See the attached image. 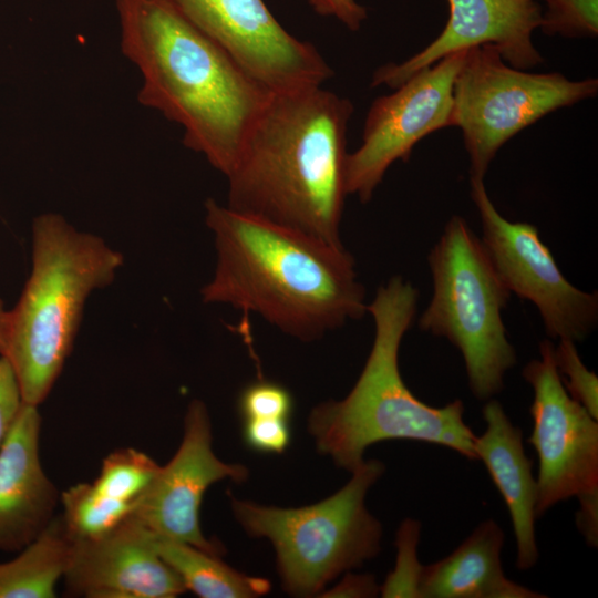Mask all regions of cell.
Masks as SVG:
<instances>
[{
  "mask_svg": "<svg viewBox=\"0 0 598 598\" xmlns=\"http://www.w3.org/2000/svg\"><path fill=\"white\" fill-rule=\"evenodd\" d=\"M205 220L216 267L205 303L254 312L283 333L313 341L368 312L353 256L302 231L236 212L208 198Z\"/></svg>",
  "mask_w": 598,
  "mask_h": 598,
  "instance_id": "cell-1",
  "label": "cell"
},
{
  "mask_svg": "<svg viewBox=\"0 0 598 598\" xmlns=\"http://www.w3.org/2000/svg\"><path fill=\"white\" fill-rule=\"evenodd\" d=\"M137 100L184 130L186 147L227 176L271 92L171 0H115Z\"/></svg>",
  "mask_w": 598,
  "mask_h": 598,
  "instance_id": "cell-2",
  "label": "cell"
},
{
  "mask_svg": "<svg viewBox=\"0 0 598 598\" xmlns=\"http://www.w3.org/2000/svg\"><path fill=\"white\" fill-rule=\"evenodd\" d=\"M352 102L315 86L271 93L226 176L227 206L343 245Z\"/></svg>",
  "mask_w": 598,
  "mask_h": 598,
  "instance_id": "cell-3",
  "label": "cell"
},
{
  "mask_svg": "<svg viewBox=\"0 0 598 598\" xmlns=\"http://www.w3.org/2000/svg\"><path fill=\"white\" fill-rule=\"evenodd\" d=\"M417 301L419 290L401 276L379 287L368 305L374 339L357 382L346 398L320 403L309 414L308 431L318 452L341 468L354 471L369 446L386 440L435 444L477 461L476 434L464 421L463 401L429 405L401 375L400 346L414 321Z\"/></svg>",
  "mask_w": 598,
  "mask_h": 598,
  "instance_id": "cell-4",
  "label": "cell"
},
{
  "mask_svg": "<svg viewBox=\"0 0 598 598\" xmlns=\"http://www.w3.org/2000/svg\"><path fill=\"white\" fill-rule=\"evenodd\" d=\"M123 255L102 237L44 213L31 228V270L8 310L2 355L11 363L24 403L39 406L70 355L85 303L111 285Z\"/></svg>",
  "mask_w": 598,
  "mask_h": 598,
  "instance_id": "cell-5",
  "label": "cell"
},
{
  "mask_svg": "<svg viewBox=\"0 0 598 598\" xmlns=\"http://www.w3.org/2000/svg\"><path fill=\"white\" fill-rule=\"evenodd\" d=\"M384 471L381 461L364 460L343 487L317 504L281 508L230 497L231 509L248 535L272 544L285 591L319 596L328 582L381 551L382 524L365 498Z\"/></svg>",
  "mask_w": 598,
  "mask_h": 598,
  "instance_id": "cell-6",
  "label": "cell"
},
{
  "mask_svg": "<svg viewBox=\"0 0 598 598\" xmlns=\"http://www.w3.org/2000/svg\"><path fill=\"white\" fill-rule=\"evenodd\" d=\"M433 293L421 330L448 340L462 354L468 389L480 401L504 389L517 363L502 312L512 293L466 220L452 216L427 256Z\"/></svg>",
  "mask_w": 598,
  "mask_h": 598,
  "instance_id": "cell-7",
  "label": "cell"
},
{
  "mask_svg": "<svg viewBox=\"0 0 598 598\" xmlns=\"http://www.w3.org/2000/svg\"><path fill=\"white\" fill-rule=\"evenodd\" d=\"M597 92V79L529 73L507 64L493 44L470 48L454 81L450 118L462 131L470 177L484 179L499 148L518 132Z\"/></svg>",
  "mask_w": 598,
  "mask_h": 598,
  "instance_id": "cell-8",
  "label": "cell"
},
{
  "mask_svg": "<svg viewBox=\"0 0 598 598\" xmlns=\"http://www.w3.org/2000/svg\"><path fill=\"white\" fill-rule=\"evenodd\" d=\"M554 343H539L522 377L533 389V430L527 442L538 457L536 517L577 498L576 526L589 547L598 545V420L563 385Z\"/></svg>",
  "mask_w": 598,
  "mask_h": 598,
  "instance_id": "cell-9",
  "label": "cell"
},
{
  "mask_svg": "<svg viewBox=\"0 0 598 598\" xmlns=\"http://www.w3.org/2000/svg\"><path fill=\"white\" fill-rule=\"evenodd\" d=\"M470 187L482 243L509 292L534 303L550 339L585 340L598 323V292L580 290L565 278L536 226L503 217L484 179L470 177Z\"/></svg>",
  "mask_w": 598,
  "mask_h": 598,
  "instance_id": "cell-10",
  "label": "cell"
},
{
  "mask_svg": "<svg viewBox=\"0 0 598 598\" xmlns=\"http://www.w3.org/2000/svg\"><path fill=\"white\" fill-rule=\"evenodd\" d=\"M467 50L455 51L419 70L393 93L372 102L362 142L347 156L348 195L358 196L361 203L370 202L395 161L406 162L422 138L451 126L453 85Z\"/></svg>",
  "mask_w": 598,
  "mask_h": 598,
  "instance_id": "cell-11",
  "label": "cell"
},
{
  "mask_svg": "<svg viewBox=\"0 0 598 598\" xmlns=\"http://www.w3.org/2000/svg\"><path fill=\"white\" fill-rule=\"evenodd\" d=\"M271 93L321 86L333 71L308 41L290 34L264 0H171Z\"/></svg>",
  "mask_w": 598,
  "mask_h": 598,
  "instance_id": "cell-12",
  "label": "cell"
},
{
  "mask_svg": "<svg viewBox=\"0 0 598 598\" xmlns=\"http://www.w3.org/2000/svg\"><path fill=\"white\" fill-rule=\"evenodd\" d=\"M247 476L244 465L225 463L215 455L208 410L200 400H193L184 417L179 447L161 466L133 516L157 537L220 556L224 547L202 532V501L212 484L225 478L243 482Z\"/></svg>",
  "mask_w": 598,
  "mask_h": 598,
  "instance_id": "cell-13",
  "label": "cell"
},
{
  "mask_svg": "<svg viewBox=\"0 0 598 598\" xmlns=\"http://www.w3.org/2000/svg\"><path fill=\"white\" fill-rule=\"evenodd\" d=\"M62 579L68 594L85 598H174L186 591L158 555L155 535L134 516L103 536L71 539Z\"/></svg>",
  "mask_w": 598,
  "mask_h": 598,
  "instance_id": "cell-14",
  "label": "cell"
},
{
  "mask_svg": "<svg viewBox=\"0 0 598 598\" xmlns=\"http://www.w3.org/2000/svg\"><path fill=\"white\" fill-rule=\"evenodd\" d=\"M448 21L429 45L401 63L379 66L371 86L395 89L419 70L460 50L493 44L513 68L527 70L543 62L532 34L539 28L538 0H447Z\"/></svg>",
  "mask_w": 598,
  "mask_h": 598,
  "instance_id": "cell-15",
  "label": "cell"
},
{
  "mask_svg": "<svg viewBox=\"0 0 598 598\" xmlns=\"http://www.w3.org/2000/svg\"><path fill=\"white\" fill-rule=\"evenodd\" d=\"M39 406L23 403L0 447V551L18 553L54 518L60 503L40 457Z\"/></svg>",
  "mask_w": 598,
  "mask_h": 598,
  "instance_id": "cell-16",
  "label": "cell"
},
{
  "mask_svg": "<svg viewBox=\"0 0 598 598\" xmlns=\"http://www.w3.org/2000/svg\"><path fill=\"white\" fill-rule=\"evenodd\" d=\"M482 416L485 430L474 441L476 458L485 465L507 506L516 542V567L529 570L539 557L533 463L526 455L522 430L512 423L499 401L487 400Z\"/></svg>",
  "mask_w": 598,
  "mask_h": 598,
  "instance_id": "cell-17",
  "label": "cell"
},
{
  "mask_svg": "<svg viewBox=\"0 0 598 598\" xmlns=\"http://www.w3.org/2000/svg\"><path fill=\"white\" fill-rule=\"evenodd\" d=\"M505 536L492 518L480 523L446 557L424 566L420 598H544L509 579L501 554Z\"/></svg>",
  "mask_w": 598,
  "mask_h": 598,
  "instance_id": "cell-18",
  "label": "cell"
},
{
  "mask_svg": "<svg viewBox=\"0 0 598 598\" xmlns=\"http://www.w3.org/2000/svg\"><path fill=\"white\" fill-rule=\"evenodd\" d=\"M71 548L61 515L12 559L0 561V598H54Z\"/></svg>",
  "mask_w": 598,
  "mask_h": 598,
  "instance_id": "cell-19",
  "label": "cell"
},
{
  "mask_svg": "<svg viewBox=\"0 0 598 598\" xmlns=\"http://www.w3.org/2000/svg\"><path fill=\"white\" fill-rule=\"evenodd\" d=\"M161 558L175 571L186 591L200 598H254L266 595L270 582L226 565L220 556L187 543L155 536Z\"/></svg>",
  "mask_w": 598,
  "mask_h": 598,
  "instance_id": "cell-20",
  "label": "cell"
},
{
  "mask_svg": "<svg viewBox=\"0 0 598 598\" xmlns=\"http://www.w3.org/2000/svg\"><path fill=\"white\" fill-rule=\"evenodd\" d=\"M61 515L72 540L103 536L134 515L128 504L99 494L91 483H79L61 493Z\"/></svg>",
  "mask_w": 598,
  "mask_h": 598,
  "instance_id": "cell-21",
  "label": "cell"
},
{
  "mask_svg": "<svg viewBox=\"0 0 598 598\" xmlns=\"http://www.w3.org/2000/svg\"><path fill=\"white\" fill-rule=\"evenodd\" d=\"M159 468L161 465L142 451L118 448L103 458L100 473L91 484L99 494L136 511Z\"/></svg>",
  "mask_w": 598,
  "mask_h": 598,
  "instance_id": "cell-22",
  "label": "cell"
},
{
  "mask_svg": "<svg viewBox=\"0 0 598 598\" xmlns=\"http://www.w3.org/2000/svg\"><path fill=\"white\" fill-rule=\"evenodd\" d=\"M421 527L420 520L413 518H405L400 524L395 534V565L380 586L381 597L420 598V582L424 568L417 556Z\"/></svg>",
  "mask_w": 598,
  "mask_h": 598,
  "instance_id": "cell-23",
  "label": "cell"
},
{
  "mask_svg": "<svg viewBox=\"0 0 598 598\" xmlns=\"http://www.w3.org/2000/svg\"><path fill=\"white\" fill-rule=\"evenodd\" d=\"M546 10L539 28L547 35L596 38L598 34L597 0H542Z\"/></svg>",
  "mask_w": 598,
  "mask_h": 598,
  "instance_id": "cell-24",
  "label": "cell"
},
{
  "mask_svg": "<svg viewBox=\"0 0 598 598\" xmlns=\"http://www.w3.org/2000/svg\"><path fill=\"white\" fill-rule=\"evenodd\" d=\"M576 342L559 339L554 346V361L568 394L598 420V377L584 364Z\"/></svg>",
  "mask_w": 598,
  "mask_h": 598,
  "instance_id": "cell-25",
  "label": "cell"
},
{
  "mask_svg": "<svg viewBox=\"0 0 598 598\" xmlns=\"http://www.w3.org/2000/svg\"><path fill=\"white\" fill-rule=\"evenodd\" d=\"M243 419H288L293 409V399L288 389L279 383L260 379L247 385L238 400Z\"/></svg>",
  "mask_w": 598,
  "mask_h": 598,
  "instance_id": "cell-26",
  "label": "cell"
},
{
  "mask_svg": "<svg viewBox=\"0 0 598 598\" xmlns=\"http://www.w3.org/2000/svg\"><path fill=\"white\" fill-rule=\"evenodd\" d=\"M243 437L248 447L260 453H282L291 441L288 419H244Z\"/></svg>",
  "mask_w": 598,
  "mask_h": 598,
  "instance_id": "cell-27",
  "label": "cell"
},
{
  "mask_svg": "<svg viewBox=\"0 0 598 598\" xmlns=\"http://www.w3.org/2000/svg\"><path fill=\"white\" fill-rule=\"evenodd\" d=\"M23 403L17 374L9 360L0 354V447L9 436Z\"/></svg>",
  "mask_w": 598,
  "mask_h": 598,
  "instance_id": "cell-28",
  "label": "cell"
},
{
  "mask_svg": "<svg viewBox=\"0 0 598 598\" xmlns=\"http://www.w3.org/2000/svg\"><path fill=\"white\" fill-rule=\"evenodd\" d=\"M319 16L338 20L350 31L360 30L367 9L357 0H305Z\"/></svg>",
  "mask_w": 598,
  "mask_h": 598,
  "instance_id": "cell-29",
  "label": "cell"
},
{
  "mask_svg": "<svg viewBox=\"0 0 598 598\" xmlns=\"http://www.w3.org/2000/svg\"><path fill=\"white\" fill-rule=\"evenodd\" d=\"M321 594L320 597H375L380 586L373 575L348 571L337 586Z\"/></svg>",
  "mask_w": 598,
  "mask_h": 598,
  "instance_id": "cell-30",
  "label": "cell"
},
{
  "mask_svg": "<svg viewBox=\"0 0 598 598\" xmlns=\"http://www.w3.org/2000/svg\"><path fill=\"white\" fill-rule=\"evenodd\" d=\"M8 309L4 308L3 301L0 299V354L2 353L6 327H7Z\"/></svg>",
  "mask_w": 598,
  "mask_h": 598,
  "instance_id": "cell-31",
  "label": "cell"
}]
</instances>
